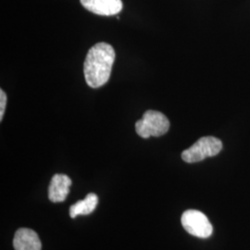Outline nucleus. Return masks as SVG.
Wrapping results in <instances>:
<instances>
[{"instance_id":"nucleus-6","label":"nucleus","mask_w":250,"mask_h":250,"mask_svg":"<svg viewBox=\"0 0 250 250\" xmlns=\"http://www.w3.org/2000/svg\"><path fill=\"white\" fill-rule=\"evenodd\" d=\"M72 180L65 174H55L48 188V198L54 203L63 202L70 193Z\"/></svg>"},{"instance_id":"nucleus-8","label":"nucleus","mask_w":250,"mask_h":250,"mask_svg":"<svg viewBox=\"0 0 250 250\" xmlns=\"http://www.w3.org/2000/svg\"><path fill=\"white\" fill-rule=\"evenodd\" d=\"M99 203V197L94 194L90 193L84 199L76 202L70 208V216L72 219L79 215H88L92 213Z\"/></svg>"},{"instance_id":"nucleus-2","label":"nucleus","mask_w":250,"mask_h":250,"mask_svg":"<svg viewBox=\"0 0 250 250\" xmlns=\"http://www.w3.org/2000/svg\"><path fill=\"white\" fill-rule=\"evenodd\" d=\"M170 128V122L163 113L156 110H147L141 120L135 123V131L139 136L147 139L151 136L159 137L166 134Z\"/></svg>"},{"instance_id":"nucleus-1","label":"nucleus","mask_w":250,"mask_h":250,"mask_svg":"<svg viewBox=\"0 0 250 250\" xmlns=\"http://www.w3.org/2000/svg\"><path fill=\"white\" fill-rule=\"evenodd\" d=\"M115 58L114 48L105 42L90 48L83 63L84 78L90 87L99 88L107 83Z\"/></svg>"},{"instance_id":"nucleus-9","label":"nucleus","mask_w":250,"mask_h":250,"mask_svg":"<svg viewBox=\"0 0 250 250\" xmlns=\"http://www.w3.org/2000/svg\"><path fill=\"white\" fill-rule=\"evenodd\" d=\"M6 105H7V95L3 90H0V121L2 122L5 109H6Z\"/></svg>"},{"instance_id":"nucleus-3","label":"nucleus","mask_w":250,"mask_h":250,"mask_svg":"<svg viewBox=\"0 0 250 250\" xmlns=\"http://www.w3.org/2000/svg\"><path fill=\"white\" fill-rule=\"evenodd\" d=\"M223 149V143L214 136H204L182 153L183 161L195 163L207 158L214 157Z\"/></svg>"},{"instance_id":"nucleus-7","label":"nucleus","mask_w":250,"mask_h":250,"mask_svg":"<svg viewBox=\"0 0 250 250\" xmlns=\"http://www.w3.org/2000/svg\"><path fill=\"white\" fill-rule=\"evenodd\" d=\"M13 247L15 250H41L42 243L34 230L20 228L15 232Z\"/></svg>"},{"instance_id":"nucleus-5","label":"nucleus","mask_w":250,"mask_h":250,"mask_svg":"<svg viewBox=\"0 0 250 250\" xmlns=\"http://www.w3.org/2000/svg\"><path fill=\"white\" fill-rule=\"evenodd\" d=\"M81 4L91 12L100 16H114L122 11V0H80Z\"/></svg>"},{"instance_id":"nucleus-4","label":"nucleus","mask_w":250,"mask_h":250,"mask_svg":"<svg viewBox=\"0 0 250 250\" xmlns=\"http://www.w3.org/2000/svg\"><path fill=\"white\" fill-rule=\"evenodd\" d=\"M181 222L188 233L199 238H208L213 232L212 225L208 217L198 210L189 209L185 211L182 215Z\"/></svg>"}]
</instances>
